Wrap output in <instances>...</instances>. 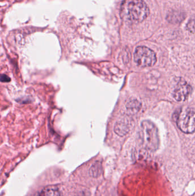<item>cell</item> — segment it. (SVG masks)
Here are the masks:
<instances>
[{
  "label": "cell",
  "instance_id": "5b68a950",
  "mask_svg": "<svg viewBox=\"0 0 195 196\" xmlns=\"http://www.w3.org/2000/svg\"><path fill=\"white\" fill-rule=\"evenodd\" d=\"M192 92V88L184 80H180L175 88L173 96L178 102L187 100Z\"/></svg>",
  "mask_w": 195,
  "mask_h": 196
},
{
  "label": "cell",
  "instance_id": "8992f818",
  "mask_svg": "<svg viewBox=\"0 0 195 196\" xmlns=\"http://www.w3.org/2000/svg\"><path fill=\"white\" fill-rule=\"evenodd\" d=\"M129 121L125 118H123L116 122L114 127V131L120 136H123L128 134L130 130Z\"/></svg>",
  "mask_w": 195,
  "mask_h": 196
},
{
  "label": "cell",
  "instance_id": "52a82bcc",
  "mask_svg": "<svg viewBox=\"0 0 195 196\" xmlns=\"http://www.w3.org/2000/svg\"><path fill=\"white\" fill-rule=\"evenodd\" d=\"M36 196H61L58 188L55 186H48L42 189Z\"/></svg>",
  "mask_w": 195,
  "mask_h": 196
},
{
  "label": "cell",
  "instance_id": "277c9868",
  "mask_svg": "<svg viewBox=\"0 0 195 196\" xmlns=\"http://www.w3.org/2000/svg\"><path fill=\"white\" fill-rule=\"evenodd\" d=\"M134 60L141 67L153 66L157 61L155 53L148 47L144 46L136 48L134 54Z\"/></svg>",
  "mask_w": 195,
  "mask_h": 196
},
{
  "label": "cell",
  "instance_id": "6da1fadb",
  "mask_svg": "<svg viewBox=\"0 0 195 196\" xmlns=\"http://www.w3.org/2000/svg\"><path fill=\"white\" fill-rule=\"evenodd\" d=\"M149 13L148 6L143 0H124L120 7L121 18L130 24L144 21Z\"/></svg>",
  "mask_w": 195,
  "mask_h": 196
},
{
  "label": "cell",
  "instance_id": "3957f363",
  "mask_svg": "<svg viewBox=\"0 0 195 196\" xmlns=\"http://www.w3.org/2000/svg\"><path fill=\"white\" fill-rule=\"evenodd\" d=\"M177 127L182 132L192 134L195 132V109H180L174 115Z\"/></svg>",
  "mask_w": 195,
  "mask_h": 196
},
{
  "label": "cell",
  "instance_id": "30bf717a",
  "mask_svg": "<svg viewBox=\"0 0 195 196\" xmlns=\"http://www.w3.org/2000/svg\"><path fill=\"white\" fill-rule=\"evenodd\" d=\"M1 80L2 82H7L10 81V78L9 77H7V75H2L1 76Z\"/></svg>",
  "mask_w": 195,
  "mask_h": 196
},
{
  "label": "cell",
  "instance_id": "9c48e42d",
  "mask_svg": "<svg viewBox=\"0 0 195 196\" xmlns=\"http://www.w3.org/2000/svg\"><path fill=\"white\" fill-rule=\"evenodd\" d=\"M127 110L131 111L134 112L136 111H138L140 108V104L136 100H131L128 102L127 104Z\"/></svg>",
  "mask_w": 195,
  "mask_h": 196
},
{
  "label": "cell",
  "instance_id": "7a4b0ae2",
  "mask_svg": "<svg viewBox=\"0 0 195 196\" xmlns=\"http://www.w3.org/2000/svg\"><path fill=\"white\" fill-rule=\"evenodd\" d=\"M140 136L142 145L145 149L151 151H155L158 149V130L152 122L144 121L141 123Z\"/></svg>",
  "mask_w": 195,
  "mask_h": 196
},
{
  "label": "cell",
  "instance_id": "ba28073f",
  "mask_svg": "<svg viewBox=\"0 0 195 196\" xmlns=\"http://www.w3.org/2000/svg\"><path fill=\"white\" fill-rule=\"evenodd\" d=\"M102 171V165L100 162H96L89 170V174L93 177H98L101 174Z\"/></svg>",
  "mask_w": 195,
  "mask_h": 196
}]
</instances>
